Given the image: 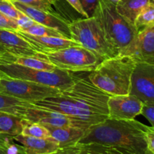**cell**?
Here are the masks:
<instances>
[{
  "instance_id": "cell-7",
  "label": "cell",
  "mask_w": 154,
  "mask_h": 154,
  "mask_svg": "<svg viewBox=\"0 0 154 154\" xmlns=\"http://www.w3.org/2000/svg\"><path fill=\"white\" fill-rule=\"evenodd\" d=\"M56 68L69 72H90L101 62L99 57L82 46H74L44 54Z\"/></svg>"
},
{
  "instance_id": "cell-13",
  "label": "cell",
  "mask_w": 154,
  "mask_h": 154,
  "mask_svg": "<svg viewBox=\"0 0 154 154\" xmlns=\"http://www.w3.org/2000/svg\"><path fill=\"white\" fill-rule=\"evenodd\" d=\"M127 55L137 63L143 62L154 65V23L138 30Z\"/></svg>"
},
{
  "instance_id": "cell-35",
  "label": "cell",
  "mask_w": 154,
  "mask_h": 154,
  "mask_svg": "<svg viewBox=\"0 0 154 154\" xmlns=\"http://www.w3.org/2000/svg\"><path fill=\"white\" fill-rule=\"evenodd\" d=\"M14 141L13 136L0 133V147H5Z\"/></svg>"
},
{
  "instance_id": "cell-32",
  "label": "cell",
  "mask_w": 154,
  "mask_h": 154,
  "mask_svg": "<svg viewBox=\"0 0 154 154\" xmlns=\"http://www.w3.org/2000/svg\"><path fill=\"white\" fill-rule=\"evenodd\" d=\"M98 1L99 0H80L83 9H84V11L86 12V14H87L89 17L93 16Z\"/></svg>"
},
{
  "instance_id": "cell-16",
  "label": "cell",
  "mask_w": 154,
  "mask_h": 154,
  "mask_svg": "<svg viewBox=\"0 0 154 154\" xmlns=\"http://www.w3.org/2000/svg\"><path fill=\"white\" fill-rule=\"evenodd\" d=\"M13 139L22 145L25 154H48L60 148L58 143L51 138H35L20 134L13 136Z\"/></svg>"
},
{
  "instance_id": "cell-14",
  "label": "cell",
  "mask_w": 154,
  "mask_h": 154,
  "mask_svg": "<svg viewBox=\"0 0 154 154\" xmlns=\"http://www.w3.org/2000/svg\"><path fill=\"white\" fill-rule=\"evenodd\" d=\"M28 43L30 44L33 49L41 54L53 53L60 50L65 49L69 47L81 46L78 42L71 38L57 37H47V36H35L23 32H17Z\"/></svg>"
},
{
  "instance_id": "cell-20",
  "label": "cell",
  "mask_w": 154,
  "mask_h": 154,
  "mask_svg": "<svg viewBox=\"0 0 154 154\" xmlns=\"http://www.w3.org/2000/svg\"><path fill=\"white\" fill-rule=\"evenodd\" d=\"M25 122L16 114L0 111V133L11 136L20 135Z\"/></svg>"
},
{
  "instance_id": "cell-5",
  "label": "cell",
  "mask_w": 154,
  "mask_h": 154,
  "mask_svg": "<svg viewBox=\"0 0 154 154\" xmlns=\"http://www.w3.org/2000/svg\"><path fill=\"white\" fill-rule=\"evenodd\" d=\"M70 38L97 56L99 60L115 57L104 37L97 20L93 16L69 22Z\"/></svg>"
},
{
  "instance_id": "cell-37",
  "label": "cell",
  "mask_w": 154,
  "mask_h": 154,
  "mask_svg": "<svg viewBox=\"0 0 154 154\" xmlns=\"http://www.w3.org/2000/svg\"><path fill=\"white\" fill-rule=\"evenodd\" d=\"M0 79H6V80H8V79H10V78H9L8 76H6V75H5V74L3 73V72H2L1 71H0Z\"/></svg>"
},
{
  "instance_id": "cell-22",
  "label": "cell",
  "mask_w": 154,
  "mask_h": 154,
  "mask_svg": "<svg viewBox=\"0 0 154 154\" xmlns=\"http://www.w3.org/2000/svg\"><path fill=\"white\" fill-rule=\"evenodd\" d=\"M20 135L35 138H51L50 132L47 127L41 123H33L26 120Z\"/></svg>"
},
{
  "instance_id": "cell-1",
  "label": "cell",
  "mask_w": 154,
  "mask_h": 154,
  "mask_svg": "<svg viewBox=\"0 0 154 154\" xmlns=\"http://www.w3.org/2000/svg\"><path fill=\"white\" fill-rule=\"evenodd\" d=\"M109 95L96 87L88 76L77 78L70 87L54 97L33 105L67 116L72 126L87 129L108 117Z\"/></svg>"
},
{
  "instance_id": "cell-23",
  "label": "cell",
  "mask_w": 154,
  "mask_h": 154,
  "mask_svg": "<svg viewBox=\"0 0 154 154\" xmlns=\"http://www.w3.org/2000/svg\"><path fill=\"white\" fill-rule=\"evenodd\" d=\"M154 23V3L150 2L145 8L142 9L136 17L134 26L137 30L141 29L144 27Z\"/></svg>"
},
{
  "instance_id": "cell-24",
  "label": "cell",
  "mask_w": 154,
  "mask_h": 154,
  "mask_svg": "<svg viewBox=\"0 0 154 154\" xmlns=\"http://www.w3.org/2000/svg\"><path fill=\"white\" fill-rule=\"evenodd\" d=\"M21 32H23L28 33V34L35 36H47V37H57L69 38L63 33L57 31L56 29H54L41 25V24L37 23H35L31 26L22 30Z\"/></svg>"
},
{
  "instance_id": "cell-19",
  "label": "cell",
  "mask_w": 154,
  "mask_h": 154,
  "mask_svg": "<svg viewBox=\"0 0 154 154\" xmlns=\"http://www.w3.org/2000/svg\"><path fill=\"white\" fill-rule=\"evenodd\" d=\"M14 63V64L26 66V67L31 68V69L48 71V72H51L57 69L52 63H50L45 58L44 54H42V56L41 57H34V56L17 57V56H13L11 54L7 63Z\"/></svg>"
},
{
  "instance_id": "cell-2",
  "label": "cell",
  "mask_w": 154,
  "mask_h": 154,
  "mask_svg": "<svg viewBox=\"0 0 154 154\" xmlns=\"http://www.w3.org/2000/svg\"><path fill=\"white\" fill-rule=\"evenodd\" d=\"M148 127L135 119L123 120L108 117L86 129L77 144H96L120 147L133 154H150L145 141Z\"/></svg>"
},
{
  "instance_id": "cell-15",
  "label": "cell",
  "mask_w": 154,
  "mask_h": 154,
  "mask_svg": "<svg viewBox=\"0 0 154 154\" xmlns=\"http://www.w3.org/2000/svg\"><path fill=\"white\" fill-rule=\"evenodd\" d=\"M0 45L8 54L17 57H41L43 54L33 49L17 32L10 30L0 29Z\"/></svg>"
},
{
  "instance_id": "cell-9",
  "label": "cell",
  "mask_w": 154,
  "mask_h": 154,
  "mask_svg": "<svg viewBox=\"0 0 154 154\" xmlns=\"http://www.w3.org/2000/svg\"><path fill=\"white\" fill-rule=\"evenodd\" d=\"M129 94L143 104L154 105V65L138 62L131 75Z\"/></svg>"
},
{
  "instance_id": "cell-30",
  "label": "cell",
  "mask_w": 154,
  "mask_h": 154,
  "mask_svg": "<svg viewBox=\"0 0 154 154\" xmlns=\"http://www.w3.org/2000/svg\"><path fill=\"white\" fill-rule=\"evenodd\" d=\"M140 114H142L148 120L151 126H154V105L143 104Z\"/></svg>"
},
{
  "instance_id": "cell-38",
  "label": "cell",
  "mask_w": 154,
  "mask_h": 154,
  "mask_svg": "<svg viewBox=\"0 0 154 154\" xmlns=\"http://www.w3.org/2000/svg\"><path fill=\"white\" fill-rule=\"evenodd\" d=\"M111 1H112L113 2H114V3H117L118 2H120V0H111Z\"/></svg>"
},
{
  "instance_id": "cell-17",
  "label": "cell",
  "mask_w": 154,
  "mask_h": 154,
  "mask_svg": "<svg viewBox=\"0 0 154 154\" xmlns=\"http://www.w3.org/2000/svg\"><path fill=\"white\" fill-rule=\"evenodd\" d=\"M45 126L49 131L51 138L58 143L60 148L77 144L86 132V129L75 126Z\"/></svg>"
},
{
  "instance_id": "cell-11",
  "label": "cell",
  "mask_w": 154,
  "mask_h": 154,
  "mask_svg": "<svg viewBox=\"0 0 154 154\" xmlns=\"http://www.w3.org/2000/svg\"><path fill=\"white\" fill-rule=\"evenodd\" d=\"M11 2L17 8L19 9L21 12H23L33 21L41 25L57 30L70 38V32L69 28V21L60 16V14L57 13H51L41 9L35 8L17 1L11 0Z\"/></svg>"
},
{
  "instance_id": "cell-26",
  "label": "cell",
  "mask_w": 154,
  "mask_h": 154,
  "mask_svg": "<svg viewBox=\"0 0 154 154\" xmlns=\"http://www.w3.org/2000/svg\"><path fill=\"white\" fill-rule=\"evenodd\" d=\"M0 12L17 21L23 20L29 18L14 5L11 0H0Z\"/></svg>"
},
{
  "instance_id": "cell-21",
  "label": "cell",
  "mask_w": 154,
  "mask_h": 154,
  "mask_svg": "<svg viewBox=\"0 0 154 154\" xmlns=\"http://www.w3.org/2000/svg\"><path fill=\"white\" fill-rule=\"evenodd\" d=\"M29 107L30 103L0 93V111L11 113L18 116V111L23 107Z\"/></svg>"
},
{
  "instance_id": "cell-27",
  "label": "cell",
  "mask_w": 154,
  "mask_h": 154,
  "mask_svg": "<svg viewBox=\"0 0 154 154\" xmlns=\"http://www.w3.org/2000/svg\"><path fill=\"white\" fill-rule=\"evenodd\" d=\"M12 1H17L35 8L41 9L51 13H56L53 8V5H56L57 0H12Z\"/></svg>"
},
{
  "instance_id": "cell-33",
  "label": "cell",
  "mask_w": 154,
  "mask_h": 154,
  "mask_svg": "<svg viewBox=\"0 0 154 154\" xmlns=\"http://www.w3.org/2000/svg\"><path fill=\"white\" fill-rule=\"evenodd\" d=\"M80 151V146L78 144H75L73 146L59 148L55 152L48 154H78Z\"/></svg>"
},
{
  "instance_id": "cell-10",
  "label": "cell",
  "mask_w": 154,
  "mask_h": 154,
  "mask_svg": "<svg viewBox=\"0 0 154 154\" xmlns=\"http://www.w3.org/2000/svg\"><path fill=\"white\" fill-rule=\"evenodd\" d=\"M143 103L130 94L110 96L108 100V117L114 120H134L141 112Z\"/></svg>"
},
{
  "instance_id": "cell-8",
  "label": "cell",
  "mask_w": 154,
  "mask_h": 154,
  "mask_svg": "<svg viewBox=\"0 0 154 154\" xmlns=\"http://www.w3.org/2000/svg\"><path fill=\"white\" fill-rule=\"evenodd\" d=\"M60 91V89L31 81L0 79V93L31 104L54 97Z\"/></svg>"
},
{
  "instance_id": "cell-29",
  "label": "cell",
  "mask_w": 154,
  "mask_h": 154,
  "mask_svg": "<svg viewBox=\"0 0 154 154\" xmlns=\"http://www.w3.org/2000/svg\"><path fill=\"white\" fill-rule=\"evenodd\" d=\"M0 154H25L23 147L20 144H17L14 141L5 147H0Z\"/></svg>"
},
{
  "instance_id": "cell-4",
  "label": "cell",
  "mask_w": 154,
  "mask_h": 154,
  "mask_svg": "<svg viewBox=\"0 0 154 154\" xmlns=\"http://www.w3.org/2000/svg\"><path fill=\"white\" fill-rule=\"evenodd\" d=\"M137 62L128 55L102 60L88 75L90 81L109 96L129 93L131 75Z\"/></svg>"
},
{
  "instance_id": "cell-18",
  "label": "cell",
  "mask_w": 154,
  "mask_h": 154,
  "mask_svg": "<svg viewBox=\"0 0 154 154\" xmlns=\"http://www.w3.org/2000/svg\"><path fill=\"white\" fill-rule=\"evenodd\" d=\"M153 0H120L116 3V8L118 13L128 22L133 24L138 14Z\"/></svg>"
},
{
  "instance_id": "cell-34",
  "label": "cell",
  "mask_w": 154,
  "mask_h": 154,
  "mask_svg": "<svg viewBox=\"0 0 154 154\" xmlns=\"http://www.w3.org/2000/svg\"><path fill=\"white\" fill-rule=\"evenodd\" d=\"M66 1L74 9L78 12V13H79L80 14L82 15L83 17H89L87 16V14H86V12L84 11V9H83V7L82 5H81L80 0H66Z\"/></svg>"
},
{
  "instance_id": "cell-31",
  "label": "cell",
  "mask_w": 154,
  "mask_h": 154,
  "mask_svg": "<svg viewBox=\"0 0 154 154\" xmlns=\"http://www.w3.org/2000/svg\"><path fill=\"white\" fill-rule=\"evenodd\" d=\"M147 148L150 154H154V127L149 126L145 133Z\"/></svg>"
},
{
  "instance_id": "cell-6",
  "label": "cell",
  "mask_w": 154,
  "mask_h": 154,
  "mask_svg": "<svg viewBox=\"0 0 154 154\" xmlns=\"http://www.w3.org/2000/svg\"><path fill=\"white\" fill-rule=\"evenodd\" d=\"M0 71L11 79H18L31 81L60 90L70 87L76 77L72 72L56 69L55 70H38L14 63H0Z\"/></svg>"
},
{
  "instance_id": "cell-3",
  "label": "cell",
  "mask_w": 154,
  "mask_h": 154,
  "mask_svg": "<svg viewBox=\"0 0 154 154\" xmlns=\"http://www.w3.org/2000/svg\"><path fill=\"white\" fill-rule=\"evenodd\" d=\"M93 16L97 20L104 37L116 55H127L138 30L116 8L111 0H99Z\"/></svg>"
},
{
  "instance_id": "cell-12",
  "label": "cell",
  "mask_w": 154,
  "mask_h": 154,
  "mask_svg": "<svg viewBox=\"0 0 154 154\" xmlns=\"http://www.w3.org/2000/svg\"><path fill=\"white\" fill-rule=\"evenodd\" d=\"M18 116L27 121L41 123L45 126H72L70 119L67 116L31 103L29 107L21 108L18 111Z\"/></svg>"
},
{
  "instance_id": "cell-25",
  "label": "cell",
  "mask_w": 154,
  "mask_h": 154,
  "mask_svg": "<svg viewBox=\"0 0 154 154\" xmlns=\"http://www.w3.org/2000/svg\"><path fill=\"white\" fill-rule=\"evenodd\" d=\"M82 148L93 154H133L120 147H109L96 144H79Z\"/></svg>"
},
{
  "instance_id": "cell-28",
  "label": "cell",
  "mask_w": 154,
  "mask_h": 154,
  "mask_svg": "<svg viewBox=\"0 0 154 154\" xmlns=\"http://www.w3.org/2000/svg\"><path fill=\"white\" fill-rule=\"evenodd\" d=\"M0 29L17 32L20 30L19 24L17 20L0 12Z\"/></svg>"
},
{
  "instance_id": "cell-36",
  "label": "cell",
  "mask_w": 154,
  "mask_h": 154,
  "mask_svg": "<svg viewBox=\"0 0 154 154\" xmlns=\"http://www.w3.org/2000/svg\"><path fill=\"white\" fill-rule=\"evenodd\" d=\"M78 145H79V144H78ZM79 146H80V151H79V153H78V154H93V153H90L89 151H87V150H84V148H82V147H81V145H79Z\"/></svg>"
}]
</instances>
